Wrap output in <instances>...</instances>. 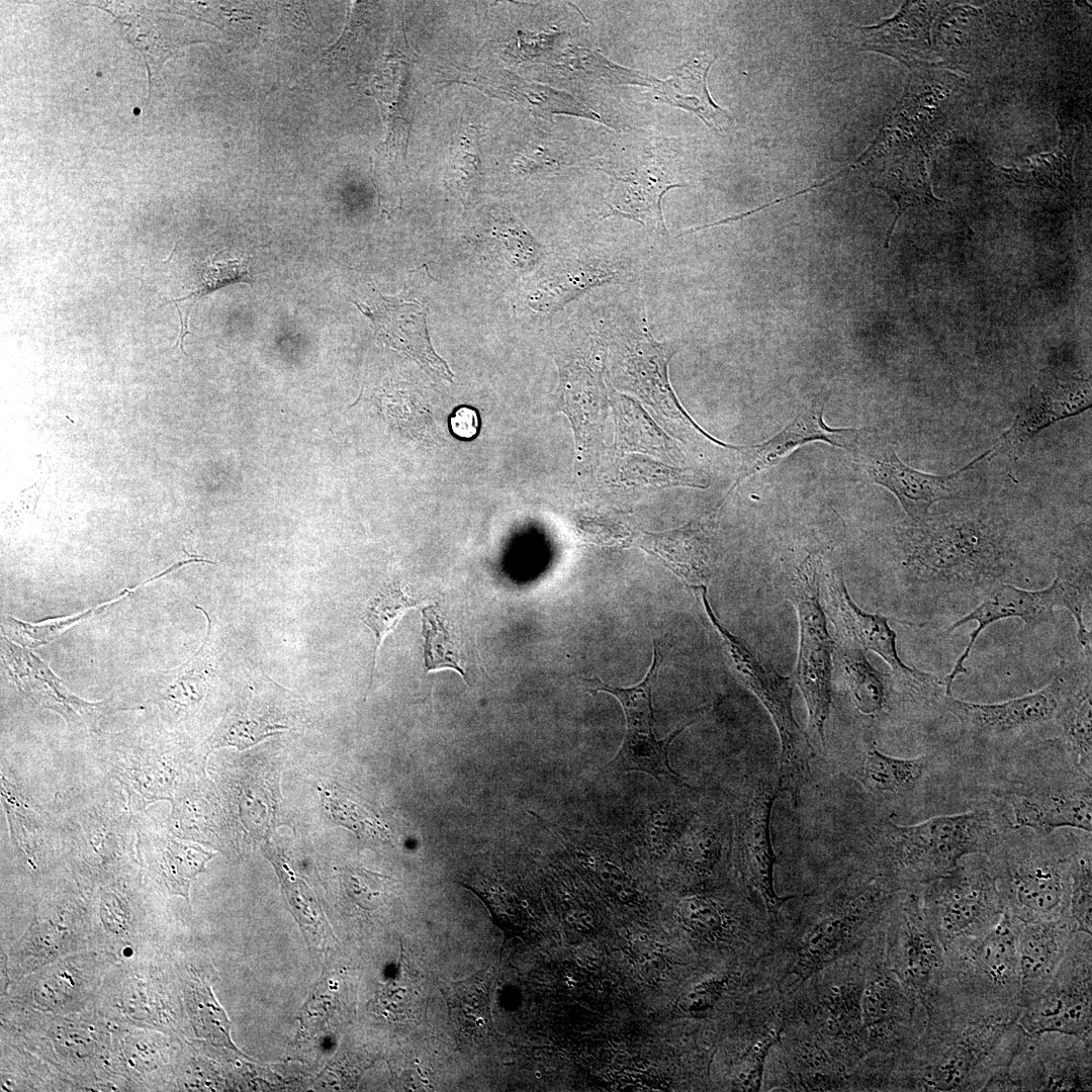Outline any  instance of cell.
I'll return each mask as SVG.
<instances>
[{
  "mask_svg": "<svg viewBox=\"0 0 1092 1092\" xmlns=\"http://www.w3.org/2000/svg\"><path fill=\"white\" fill-rule=\"evenodd\" d=\"M1015 828H1029L1049 835L1071 827L1091 832V788L1043 787L1012 792L1007 796Z\"/></svg>",
  "mask_w": 1092,
  "mask_h": 1092,
  "instance_id": "cell-25",
  "label": "cell"
},
{
  "mask_svg": "<svg viewBox=\"0 0 1092 1092\" xmlns=\"http://www.w3.org/2000/svg\"><path fill=\"white\" fill-rule=\"evenodd\" d=\"M154 858L158 875L173 895L183 896L189 902L192 880L205 871L206 862L214 855L199 845L171 837L154 839Z\"/></svg>",
  "mask_w": 1092,
  "mask_h": 1092,
  "instance_id": "cell-35",
  "label": "cell"
},
{
  "mask_svg": "<svg viewBox=\"0 0 1092 1092\" xmlns=\"http://www.w3.org/2000/svg\"><path fill=\"white\" fill-rule=\"evenodd\" d=\"M322 797L326 808L339 823L367 836H384L383 826L356 804L333 797L330 793L323 794Z\"/></svg>",
  "mask_w": 1092,
  "mask_h": 1092,
  "instance_id": "cell-50",
  "label": "cell"
},
{
  "mask_svg": "<svg viewBox=\"0 0 1092 1092\" xmlns=\"http://www.w3.org/2000/svg\"><path fill=\"white\" fill-rule=\"evenodd\" d=\"M708 544L702 528L693 523L670 532L645 534L639 543L661 558L695 592L705 587L711 575Z\"/></svg>",
  "mask_w": 1092,
  "mask_h": 1092,
  "instance_id": "cell-31",
  "label": "cell"
},
{
  "mask_svg": "<svg viewBox=\"0 0 1092 1092\" xmlns=\"http://www.w3.org/2000/svg\"><path fill=\"white\" fill-rule=\"evenodd\" d=\"M778 789L760 785L738 816L736 844L742 871L759 894L767 911L775 913L795 896L781 897L774 883L777 857L771 844L770 816Z\"/></svg>",
  "mask_w": 1092,
  "mask_h": 1092,
  "instance_id": "cell-22",
  "label": "cell"
},
{
  "mask_svg": "<svg viewBox=\"0 0 1092 1092\" xmlns=\"http://www.w3.org/2000/svg\"><path fill=\"white\" fill-rule=\"evenodd\" d=\"M866 964L844 985L832 987L822 998V1024L833 1036L845 1038L856 1057L868 1054L861 1022V991Z\"/></svg>",
  "mask_w": 1092,
  "mask_h": 1092,
  "instance_id": "cell-33",
  "label": "cell"
},
{
  "mask_svg": "<svg viewBox=\"0 0 1092 1092\" xmlns=\"http://www.w3.org/2000/svg\"><path fill=\"white\" fill-rule=\"evenodd\" d=\"M826 399L827 393L820 392L777 435L757 445L738 447L741 464L730 490L749 476L777 465L807 443L822 441L852 453L869 429L828 427L823 419Z\"/></svg>",
  "mask_w": 1092,
  "mask_h": 1092,
  "instance_id": "cell-20",
  "label": "cell"
},
{
  "mask_svg": "<svg viewBox=\"0 0 1092 1092\" xmlns=\"http://www.w3.org/2000/svg\"><path fill=\"white\" fill-rule=\"evenodd\" d=\"M861 991V1022L868 1054L910 1050L926 1024L922 1002L908 992L888 967L884 932L872 940Z\"/></svg>",
  "mask_w": 1092,
  "mask_h": 1092,
  "instance_id": "cell-10",
  "label": "cell"
},
{
  "mask_svg": "<svg viewBox=\"0 0 1092 1092\" xmlns=\"http://www.w3.org/2000/svg\"><path fill=\"white\" fill-rule=\"evenodd\" d=\"M929 766L926 755L898 758L871 748L862 764L864 785L879 794H902L913 790Z\"/></svg>",
  "mask_w": 1092,
  "mask_h": 1092,
  "instance_id": "cell-37",
  "label": "cell"
},
{
  "mask_svg": "<svg viewBox=\"0 0 1092 1092\" xmlns=\"http://www.w3.org/2000/svg\"><path fill=\"white\" fill-rule=\"evenodd\" d=\"M467 983L466 986L468 991H466L465 986L462 984L460 991L457 989L455 990V996L466 999L465 1001L457 999L464 1018L476 1022L480 1019L479 1015L482 1017L483 1015L481 1014L485 1013L487 1004L486 990L478 984H472L476 982Z\"/></svg>",
  "mask_w": 1092,
  "mask_h": 1092,
  "instance_id": "cell-56",
  "label": "cell"
},
{
  "mask_svg": "<svg viewBox=\"0 0 1092 1092\" xmlns=\"http://www.w3.org/2000/svg\"><path fill=\"white\" fill-rule=\"evenodd\" d=\"M112 769L138 807L158 800L172 801L175 774L159 748L129 745L115 751Z\"/></svg>",
  "mask_w": 1092,
  "mask_h": 1092,
  "instance_id": "cell-29",
  "label": "cell"
},
{
  "mask_svg": "<svg viewBox=\"0 0 1092 1092\" xmlns=\"http://www.w3.org/2000/svg\"><path fill=\"white\" fill-rule=\"evenodd\" d=\"M602 170L611 178L605 217L622 216L666 237L668 232L662 212V199L667 191L684 184L675 181L673 175L656 163L643 164L625 172Z\"/></svg>",
  "mask_w": 1092,
  "mask_h": 1092,
  "instance_id": "cell-24",
  "label": "cell"
},
{
  "mask_svg": "<svg viewBox=\"0 0 1092 1092\" xmlns=\"http://www.w3.org/2000/svg\"><path fill=\"white\" fill-rule=\"evenodd\" d=\"M995 450L994 446L960 470L944 475L908 466L897 456L893 446L872 430H868L852 454L862 475L891 491L906 513L908 522L915 523L925 519L936 503L957 495L962 475Z\"/></svg>",
  "mask_w": 1092,
  "mask_h": 1092,
  "instance_id": "cell-13",
  "label": "cell"
},
{
  "mask_svg": "<svg viewBox=\"0 0 1092 1092\" xmlns=\"http://www.w3.org/2000/svg\"><path fill=\"white\" fill-rule=\"evenodd\" d=\"M706 614L721 637L724 650L737 677L758 698L771 716L781 741L780 789L794 800L810 776L814 750L794 717L793 682L716 617L707 597V587L697 592Z\"/></svg>",
  "mask_w": 1092,
  "mask_h": 1092,
  "instance_id": "cell-4",
  "label": "cell"
},
{
  "mask_svg": "<svg viewBox=\"0 0 1092 1092\" xmlns=\"http://www.w3.org/2000/svg\"><path fill=\"white\" fill-rule=\"evenodd\" d=\"M380 1006L386 1017L402 1020L408 1016L412 996L405 988L392 987L381 996Z\"/></svg>",
  "mask_w": 1092,
  "mask_h": 1092,
  "instance_id": "cell-57",
  "label": "cell"
},
{
  "mask_svg": "<svg viewBox=\"0 0 1092 1092\" xmlns=\"http://www.w3.org/2000/svg\"><path fill=\"white\" fill-rule=\"evenodd\" d=\"M418 606V601L397 584L380 589L367 604L362 621L372 631L375 649L371 673L376 664L379 647L384 638L394 630L404 613Z\"/></svg>",
  "mask_w": 1092,
  "mask_h": 1092,
  "instance_id": "cell-43",
  "label": "cell"
},
{
  "mask_svg": "<svg viewBox=\"0 0 1092 1092\" xmlns=\"http://www.w3.org/2000/svg\"><path fill=\"white\" fill-rule=\"evenodd\" d=\"M715 58L701 55L675 68L668 79L652 85L658 100L689 110L708 126L723 130L731 116L712 99L707 75Z\"/></svg>",
  "mask_w": 1092,
  "mask_h": 1092,
  "instance_id": "cell-30",
  "label": "cell"
},
{
  "mask_svg": "<svg viewBox=\"0 0 1092 1092\" xmlns=\"http://www.w3.org/2000/svg\"><path fill=\"white\" fill-rule=\"evenodd\" d=\"M343 879L348 894L361 907L373 909L378 905L381 895L378 875L360 869H344Z\"/></svg>",
  "mask_w": 1092,
  "mask_h": 1092,
  "instance_id": "cell-51",
  "label": "cell"
},
{
  "mask_svg": "<svg viewBox=\"0 0 1092 1092\" xmlns=\"http://www.w3.org/2000/svg\"><path fill=\"white\" fill-rule=\"evenodd\" d=\"M3 662L16 686L38 705L58 712L73 727H89L107 712L103 703L74 695L49 665L25 648L2 636Z\"/></svg>",
  "mask_w": 1092,
  "mask_h": 1092,
  "instance_id": "cell-23",
  "label": "cell"
},
{
  "mask_svg": "<svg viewBox=\"0 0 1092 1092\" xmlns=\"http://www.w3.org/2000/svg\"><path fill=\"white\" fill-rule=\"evenodd\" d=\"M926 1024L916 1043L892 1057L888 1090L982 1091L1009 1071L1026 1031L1022 1008L988 1007L936 987L922 1001Z\"/></svg>",
  "mask_w": 1092,
  "mask_h": 1092,
  "instance_id": "cell-1",
  "label": "cell"
},
{
  "mask_svg": "<svg viewBox=\"0 0 1092 1092\" xmlns=\"http://www.w3.org/2000/svg\"><path fill=\"white\" fill-rule=\"evenodd\" d=\"M1064 608L1075 620H1080L1084 606L1073 585L1062 574L1056 573L1050 585L1041 589L1029 590L1012 583H1002L991 589L979 604L954 621L948 628L950 633L963 625L975 622L977 628L956 661L951 671L944 677L945 696H951V687L956 678L967 672L965 661L979 635L991 624L1010 618H1018L1030 627L1054 620V610Z\"/></svg>",
  "mask_w": 1092,
  "mask_h": 1092,
  "instance_id": "cell-15",
  "label": "cell"
},
{
  "mask_svg": "<svg viewBox=\"0 0 1092 1092\" xmlns=\"http://www.w3.org/2000/svg\"><path fill=\"white\" fill-rule=\"evenodd\" d=\"M632 266L621 256L590 248L549 269L531 289L528 304L536 311L557 310L593 288L628 280Z\"/></svg>",
  "mask_w": 1092,
  "mask_h": 1092,
  "instance_id": "cell-21",
  "label": "cell"
},
{
  "mask_svg": "<svg viewBox=\"0 0 1092 1092\" xmlns=\"http://www.w3.org/2000/svg\"><path fill=\"white\" fill-rule=\"evenodd\" d=\"M895 536L908 584L934 605L963 597L982 600L995 586L1015 579L1017 542L999 519L929 514L898 528Z\"/></svg>",
  "mask_w": 1092,
  "mask_h": 1092,
  "instance_id": "cell-2",
  "label": "cell"
},
{
  "mask_svg": "<svg viewBox=\"0 0 1092 1092\" xmlns=\"http://www.w3.org/2000/svg\"><path fill=\"white\" fill-rule=\"evenodd\" d=\"M894 892L891 881L869 880L826 904L796 945L790 970L793 983L803 982L873 937L891 906Z\"/></svg>",
  "mask_w": 1092,
  "mask_h": 1092,
  "instance_id": "cell-6",
  "label": "cell"
},
{
  "mask_svg": "<svg viewBox=\"0 0 1092 1092\" xmlns=\"http://www.w3.org/2000/svg\"><path fill=\"white\" fill-rule=\"evenodd\" d=\"M206 644L183 666L166 675V680L158 684L156 699L158 704L168 709H186L196 703L206 693L208 677L213 673L212 665L204 662Z\"/></svg>",
  "mask_w": 1092,
  "mask_h": 1092,
  "instance_id": "cell-41",
  "label": "cell"
},
{
  "mask_svg": "<svg viewBox=\"0 0 1092 1092\" xmlns=\"http://www.w3.org/2000/svg\"><path fill=\"white\" fill-rule=\"evenodd\" d=\"M918 886L923 911L943 947L989 930L1004 913L991 863L981 858L960 861L949 873Z\"/></svg>",
  "mask_w": 1092,
  "mask_h": 1092,
  "instance_id": "cell-8",
  "label": "cell"
},
{
  "mask_svg": "<svg viewBox=\"0 0 1092 1092\" xmlns=\"http://www.w3.org/2000/svg\"><path fill=\"white\" fill-rule=\"evenodd\" d=\"M886 926V963L922 1002L940 982L944 947L923 911L917 888L893 908Z\"/></svg>",
  "mask_w": 1092,
  "mask_h": 1092,
  "instance_id": "cell-14",
  "label": "cell"
},
{
  "mask_svg": "<svg viewBox=\"0 0 1092 1092\" xmlns=\"http://www.w3.org/2000/svg\"><path fill=\"white\" fill-rule=\"evenodd\" d=\"M175 306L177 307L178 314H179V317H180V333H179V338H178L177 342L175 343V347L179 346L181 351L183 352V354L187 355V353L184 350V339H185L186 335L192 334V332L188 329L189 308L187 309L185 316H183L181 310L178 307V305L175 304Z\"/></svg>",
  "mask_w": 1092,
  "mask_h": 1092,
  "instance_id": "cell-58",
  "label": "cell"
},
{
  "mask_svg": "<svg viewBox=\"0 0 1092 1092\" xmlns=\"http://www.w3.org/2000/svg\"><path fill=\"white\" fill-rule=\"evenodd\" d=\"M390 313H367L388 320L395 346L408 353L423 367L437 376L452 381L453 374L446 362L432 347L427 328V309L420 302H392L385 305Z\"/></svg>",
  "mask_w": 1092,
  "mask_h": 1092,
  "instance_id": "cell-32",
  "label": "cell"
},
{
  "mask_svg": "<svg viewBox=\"0 0 1092 1092\" xmlns=\"http://www.w3.org/2000/svg\"><path fill=\"white\" fill-rule=\"evenodd\" d=\"M926 4L906 2L893 18L860 27L861 49L889 55L909 67L923 62L929 54L930 12L934 9Z\"/></svg>",
  "mask_w": 1092,
  "mask_h": 1092,
  "instance_id": "cell-28",
  "label": "cell"
},
{
  "mask_svg": "<svg viewBox=\"0 0 1092 1092\" xmlns=\"http://www.w3.org/2000/svg\"><path fill=\"white\" fill-rule=\"evenodd\" d=\"M460 82L513 100L536 115L552 119L554 114H570L607 123L602 116L568 93L536 84L507 71L463 70Z\"/></svg>",
  "mask_w": 1092,
  "mask_h": 1092,
  "instance_id": "cell-27",
  "label": "cell"
},
{
  "mask_svg": "<svg viewBox=\"0 0 1092 1092\" xmlns=\"http://www.w3.org/2000/svg\"><path fill=\"white\" fill-rule=\"evenodd\" d=\"M100 917L108 932L121 934L128 926L129 909L116 893L103 892L100 896Z\"/></svg>",
  "mask_w": 1092,
  "mask_h": 1092,
  "instance_id": "cell-53",
  "label": "cell"
},
{
  "mask_svg": "<svg viewBox=\"0 0 1092 1092\" xmlns=\"http://www.w3.org/2000/svg\"><path fill=\"white\" fill-rule=\"evenodd\" d=\"M1091 700L1092 679L1089 672L1067 697L1056 718L1078 763L1089 778L1092 768Z\"/></svg>",
  "mask_w": 1092,
  "mask_h": 1092,
  "instance_id": "cell-38",
  "label": "cell"
},
{
  "mask_svg": "<svg viewBox=\"0 0 1092 1092\" xmlns=\"http://www.w3.org/2000/svg\"><path fill=\"white\" fill-rule=\"evenodd\" d=\"M694 721L674 730L668 736L658 740L654 732H627L622 745L609 767L615 771H642L661 784H684L668 761L667 750L671 742Z\"/></svg>",
  "mask_w": 1092,
  "mask_h": 1092,
  "instance_id": "cell-34",
  "label": "cell"
},
{
  "mask_svg": "<svg viewBox=\"0 0 1092 1092\" xmlns=\"http://www.w3.org/2000/svg\"><path fill=\"white\" fill-rule=\"evenodd\" d=\"M483 164L479 131L475 124H462L447 162L445 184L463 204H469L481 186Z\"/></svg>",
  "mask_w": 1092,
  "mask_h": 1092,
  "instance_id": "cell-36",
  "label": "cell"
},
{
  "mask_svg": "<svg viewBox=\"0 0 1092 1092\" xmlns=\"http://www.w3.org/2000/svg\"><path fill=\"white\" fill-rule=\"evenodd\" d=\"M494 220L495 233L510 253L513 265L522 270L535 267L543 256L540 243L513 213L498 212Z\"/></svg>",
  "mask_w": 1092,
  "mask_h": 1092,
  "instance_id": "cell-45",
  "label": "cell"
},
{
  "mask_svg": "<svg viewBox=\"0 0 1092 1092\" xmlns=\"http://www.w3.org/2000/svg\"><path fill=\"white\" fill-rule=\"evenodd\" d=\"M996 840L995 823L985 811L941 815L913 825L889 821L880 839L889 875L917 885L949 873L969 855L990 852Z\"/></svg>",
  "mask_w": 1092,
  "mask_h": 1092,
  "instance_id": "cell-3",
  "label": "cell"
},
{
  "mask_svg": "<svg viewBox=\"0 0 1092 1092\" xmlns=\"http://www.w3.org/2000/svg\"><path fill=\"white\" fill-rule=\"evenodd\" d=\"M781 1037L780 1029H770L761 1035L745 1053L738 1072V1083L741 1090L758 1091L762 1086V1078L765 1062L770 1049L778 1043Z\"/></svg>",
  "mask_w": 1092,
  "mask_h": 1092,
  "instance_id": "cell-49",
  "label": "cell"
},
{
  "mask_svg": "<svg viewBox=\"0 0 1092 1092\" xmlns=\"http://www.w3.org/2000/svg\"><path fill=\"white\" fill-rule=\"evenodd\" d=\"M598 327L610 351L614 381L665 415L687 418L668 379L676 349L654 339L645 314L619 309Z\"/></svg>",
  "mask_w": 1092,
  "mask_h": 1092,
  "instance_id": "cell-9",
  "label": "cell"
},
{
  "mask_svg": "<svg viewBox=\"0 0 1092 1092\" xmlns=\"http://www.w3.org/2000/svg\"><path fill=\"white\" fill-rule=\"evenodd\" d=\"M283 882L287 889V896L289 897L290 904L295 911V917L298 919L299 923L302 925H311L314 929L320 925L322 926L324 919L322 916L320 917L317 909L314 907L311 908V905H314V901L308 893H305V886L304 888L299 886L298 884L300 881L296 884L297 880H294L295 885H292L291 879L288 878L283 880Z\"/></svg>",
  "mask_w": 1092,
  "mask_h": 1092,
  "instance_id": "cell-54",
  "label": "cell"
},
{
  "mask_svg": "<svg viewBox=\"0 0 1092 1092\" xmlns=\"http://www.w3.org/2000/svg\"><path fill=\"white\" fill-rule=\"evenodd\" d=\"M286 728L285 725L271 722L262 717H252L233 712L225 716L209 738L208 750L211 751L223 746L245 749Z\"/></svg>",
  "mask_w": 1092,
  "mask_h": 1092,
  "instance_id": "cell-44",
  "label": "cell"
},
{
  "mask_svg": "<svg viewBox=\"0 0 1092 1092\" xmlns=\"http://www.w3.org/2000/svg\"><path fill=\"white\" fill-rule=\"evenodd\" d=\"M726 982L725 978H713L700 982L680 997V1007L689 1012H700L711 1008L721 997Z\"/></svg>",
  "mask_w": 1092,
  "mask_h": 1092,
  "instance_id": "cell-52",
  "label": "cell"
},
{
  "mask_svg": "<svg viewBox=\"0 0 1092 1092\" xmlns=\"http://www.w3.org/2000/svg\"><path fill=\"white\" fill-rule=\"evenodd\" d=\"M1009 1072L1018 1091H1091L1092 1044L1064 1032H1027Z\"/></svg>",
  "mask_w": 1092,
  "mask_h": 1092,
  "instance_id": "cell-17",
  "label": "cell"
},
{
  "mask_svg": "<svg viewBox=\"0 0 1092 1092\" xmlns=\"http://www.w3.org/2000/svg\"><path fill=\"white\" fill-rule=\"evenodd\" d=\"M1017 1023L1028 1033L1058 1031L1092 1044V935L1077 931L1045 989L1022 1007Z\"/></svg>",
  "mask_w": 1092,
  "mask_h": 1092,
  "instance_id": "cell-12",
  "label": "cell"
},
{
  "mask_svg": "<svg viewBox=\"0 0 1092 1092\" xmlns=\"http://www.w3.org/2000/svg\"><path fill=\"white\" fill-rule=\"evenodd\" d=\"M1091 407L1090 379L1080 373L1045 369L1032 384L1029 397L1013 425L996 443L1021 447L1062 420Z\"/></svg>",
  "mask_w": 1092,
  "mask_h": 1092,
  "instance_id": "cell-19",
  "label": "cell"
},
{
  "mask_svg": "<svg viewBox=\"0 0 1092 1092\" xmlns=\"http://www.w3.org/2000/svg\"><path fill=\"white\" fill-rule=\"evenodd\" d=\"M838 661L852 701L864 715L879 714L887 702L886 687L864 651L846 645L837 650Z\"/></svg>",
  "mask_w": 1092,
  "mask_h": 1092,
  "instance_id": "cell-40",
  "label": "cell"
},
{
  "mask_svg": "<svg viewBox=\"0 0 1092 1092\" xmlns=\"http://www.w3.org/2000/svg\"><path fill=\"white\" fill-rule=\"evenodd\" d=\"M1071 860L1072 855L1031 847L990 861L1004 912L1021 922L1069 914Z\"/></svg>",
  "mask_w": 1092,
  "mask_h": 1092,
  "instance_id": "cell-11",
  "label": "cell"
},
{
  "mask_svg": "<svg viewBox=\"0 0 1092 1092\" xmlns=\"http://www.w3.org/2000/svg\"><path fill=\"white\" fill-rule=\"evenodd\" d=\"M823 559L807 555L790 580L789 598L799 620V654L795 681L806 702L811 726L825 745V724L831 708V675L834 641L819 600V578Z\"/></svg>",
  "mask_w": 1092,
  "mask_h": 1092,
  "instance_id": "cell-7",
  "label": "cell"
},
{
  "mask_svg": "<svg viewBox=\"0 0 1092 1092\" xmlns=\"http://www.w3.org/2000/svg\"><path fill=\"white\" fill-rule=\"evenodd\" d=\"M1091 672V658L1067 668L1035 693L1004 702L981 704L944 697L947 710L973 735L996 736L1056 720L1064 702Z\"/></svg>",
  "mask_w": 1092,
  "mask_h": 1092,
  "instance_id": "cell-16",
  "label": "cell"
},
{
  "mask_svg": "<svg viewBox=\"0 0 1092 1092\" xmlns=\"http://www.w3.org/2000/svg\"><path fill=\"white\" fill-rule=\"evenodd\" d=\"M190 1006L197 1033L214 1044L235 1049L230 1037V1021L208 987H193Z\"/></svg>",
  "mask_w": 1092,
  "mask_h": 1092,
  "instance_id": "cell-47",
  "label": "cell"
},
{
  "mask_svg": "<svg viewBox=\"0 0 1092 1092\" xmlns=\"http://www.w3.org/2000/svg\"><path fill=\"white\" fill-rule=\"evenodd\" d=\"M678 914L686 926L703 937H716L723 930V915L707 898L684 899L678 905Z\"/></svg>",
  "mask_w": 1092,
  "mask_h": 1092,
  "instance_id": "cell-48",
  "label": "cell"
},
{
  "mask_svg": "<svg viewBox=\"0 0 1092 1092\" xmlns=\"http://www.w3.org/2000/svg\"><path fill=\"white\" fill-rule=\"evenodd\" d=\"M451 434L461 440L469 441L478 436L481 420L476 408L462 404L457 406L448 419Z\"/></svg>",
  "mask_w": 1092,
  "mask_h": 1092,
  "instance_id": "cell-55",
  "label": "cell"
},
{
  "mask_svg": "<svg viewBox=\"0 0 1092 1092\" xmlns=\"http://www.w3.org/2000/svg\"><path fill=\"white\" fill-rule=\"evenodd\" d=\"M1077 931L1070 914L1035 922L1019 921L1017 950L1022 1007L1035 999L1052 981Z\"/></svg>",
  "mask_w": 1092,
  "mask_h": 1092,
  "instance_id": "cell-26",
  "label": "cell"
},
{
  "mask_svg": "<svg viewBox=\"0 0 1092 1092\" xmlns=\"http://www.w3.org/2000/svg\"><path fill=\"white\" fill-rule=\"evenodd\" d=\"M824 578L831 617L838 632L845 638L846 645L878 654L890 666L899 684L912 692L931 693L938 688L945 692L944 678L939 679L932 673L904 663L899 656L896 634L890 627L889 619L859 608L836 569L825 571Z\"/></svg>",
  "mask_w": 1092,
  "mask_h": 1092,
  "instance_id": "cell-18",
  "label": "cell"
},
{
  "mask_svg": "<svg viewBox=\"0 0 1092 1092\" xmlns=\"http://www.w3.org/2000/svg\"><path fill=\"white\" fill-rule=\"evenodd\" d=\"M168 573H170V570L167 568L161 573L144 581L143 583H140L130 588L123 589L118 596L111 599L110 601L99 604L92 607L91 609L68 617L51 618L32 624L13 618L11 616H3L1 624L3 633L6 637L11 638L12 640L16 641L18 644L24 647H38L48 644L54 641L56 638L65 633L68 629H70L73 625L80 622L81 620H85L91 617L93 614H98L102 612L103 610L109 608V606H112L121 601L122 599L126 598L129 594L143 586L144 584L159 579L160 577Z\"/></svg>",
  "mask_w": 1092,
  "mask_h": 1092,
  "instance_id": "cell-39",
  "label": "cell"
},
{
  "mask_svg": "<svg viewBox=\"0 0 1092 1092\" xmlns=\"http://www.w3.org/2000/svg\"><path fill=\"white\" fill-rule=\"evenodd\" d=\"M1069 914L1079 931L1092 933L1091 851L1072 855L1070 871Z\"/></svg>",
  "mask_w": 1092,
  "mask_h": 1092,
  "instance_id": "cell-46",
  "label": "cell"
},
{
  "mask_svg": "<svg viewBox=\"0 0 1092 1092\" xmlns=\"http://www.w3.org/2000/svg\"><path fill=\"white\" fill-rule=\"evenodd\" d=\"M1018 924L1004 912L989 930L949 942L938 986L980 1005L1022 1008Z\"/></svg>",
  "mask_w": 1092,
  "mask_h": 1092,
  "instance_id": "cell-5",
  "label": "cell"
},
{
  "mask_svg": "<svg viewBox=\"0 0 1092 1092\" xmlns=\"http://www.w3.org/2000/svg\"><path fill=\"white\" fill-rule=\"evenodd\" d=\"M423 636L427 671L453 669L465 677L456 638L445 617L433 607L423 610Z\"/></svg>",
  "mask_w": 1092,
  "mask_h": 1092,
  "instance_id": "cell-42",
  "label": "cell"
}]
</instances>
